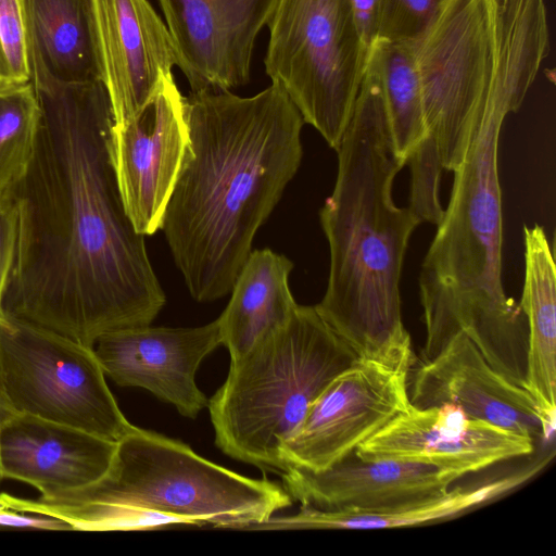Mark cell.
I'll use <instances>...</instances> for the list:
<instances>
[{"mask_svg": "<svg viewBox=\"0 0 556 556\" xmlns=\"http://www.w3.org/2000/svg\"><path fill=\"white\" fill-rule=\"evenodd\" d=\"M31 84L40 129L12 191L17 245L1 309L93 348L108 332L151 325L166 298L121 198L103 81Z\"/></svg>", "mask_w": 556, "mask_h": 556, "instance_id": "cell-1", "label": "cell"}, {"mask_svg": "<svg viewBox=\"0 0 556 556\" xmlns=\"http://www.w3.org/2000/svg\"><path fill=\"white\" fill-rule=\"evenodd\" d=\"M185 109L189 146L161 230L191 296L211 302L231 291L296 174L304 121L274 81L252 97L191 92Z\"/></svg>", "mask_w": 556, "mask_h": 556, "instance_id": "cell-2", "label": "cell"}, {"mask_svg": "<svg viewBox=\"0 0 556 556\" xmlns=\"http://www.w3.org/2000/svg\"><path fill=\"white\" fill-rule=\"evenodd\" d=\"M336 151L334 187L319 212L329 278L315 308L357 358L408 374L413 351L400 280L409 238L421 222L393 201L394 178L406 163L392 142L374 46Z\"/></svg>", "mask_w": 556, "mask_h": 556, "instance_id": "cell-3", "label": "cell"}, {"mask_svg": "<svg viewBox=\"0 0 556 556\" xmlns=\"http://www.w3.org/2000/svg\"><path fill=\"white\" fill-rule=\"evenodd\" d=\"M516 111L509 94L488 89L464 157L453 170L448 204L422 262L419 295L426 327L422 362L464 333L496 371L523 387L528 326L502 283L497 160L504 119Z\"/></svg>", "mask_w": 556, "mask_h": 556, "instance_id": "cell-4", "label": "cell"}, {"mask_svg": "<svg viewBox=\"0 0 556 556\" xmlns=\"http://www.w3.org/2000/svg\"><path fill=\"white\" fill-rule=\"evenodd\" d=\"M0 497L5 508L54 517L72 529L98 511L141 508L191 526L248 530L293 503L277 482L242 476L181 441L136 426L116 442L111 467L99 481L37 500Z\"/></svg>", "mask_w": 556, "mask_h": 556, "instance_id": "cell-5", "label": "cell"}, {"mask_svg": "<svg viewBox=\"0 0 556 556\" xmlns=\"http://www.w3.org/2000/svg\"><path fill=\"white\" fill-rule=\"evenodd\" d=\"M356 359L315 306L299 304L282 327L230 358L226 380L207 405L216 446L281 476V445L323 390Z\"/></svg>", "mask_w": 556, "mask_h": 556, "instance_id": "cell-6", "label": "cell"}, {"mask_svg": "<svg viewBox=\"0 0 556 556\" xmlns=\"http://www.w3.org/2000/svg\"><path fill=\"white\" fill-rule=\"evenodd\" d=\"M427 139L408 159L413 179L435 184L462 162L494 62L493 0H444L412 42Z\"/></svg>", "mask_w": 556, "mask_h": 556, "instance_id": "cell-7", "label": "cell"}, {"mask_svg": "<svg viewBox=\"0 0 556 556\" xmlns=\"http://www.w3.org/2000/svg\"><path fill=\"white\" fill-rule=\"evenodd\" d=\"M266 74L328 146L353 114L369 48L351 0H278L267 25Z\"/></svg>", "mask_w": 556, "mask_h": 556, "instance_id": "cell-8", "label": "cell"}, {"mask_svg": "<svg viewBox=\"0 0 556 556\" xmlns=\"http://www.w3.org/2000/svg\"><path fill=\"white\" fill-rule=\"evenodd\" d=\"M0 391L12 414L117 442L135 426L113 396L93 348L0 308Z\"/></svg>", "mask_w": 556, "mask_h": 556, "instance_id": "cell-9", "label": "cell"}, {"mask_svg": "<svg viewBox=\"0 0 556 556\" xmlns=\"http://www.w3.org/2000/svg\"><path fill=\"white\" fill-rule=\"evenodd\" d=\"M407 377V372L357 358L330 381L281 445L286 471H321L354 453L410 406Z\"/></svg>", "mask_w": 556, "mask_h": 556, "instance_id": "cell-10", "label": "cell"}, {"mask_svg": "<svg viewBox=\"0 0 556 556\" xmlns=\"http://www.w3.org/2000/svg\"><path fill=\"white\" fill-rule=\"evenodd\" d=\"M189 146L185 97L173 75L128 123L111 129V156L127 216L137 232L161 229Z\"/></svg>", "mask_w": 556, "mask_h": 556, "instance_id": "cell-11", "label": "cell"}, {"mask_svg": "<svg viewBox=\"0 0 556 556\" xmlns=\"http://www.w3.org/2000/svg\"><path fill=\"white\" fill-rule=\"evenodd\" d=\"M535 441L469 417L444 403L410 405L362 443L355 454L367 459H397L433 466L459 478L495 464L530 455Z\"/></svg>", "mask_w": 556, "mask_h": 556, "instance_id": "cell-12", "label": "cell"}, {"mask_svg": "<svg viewBox=\"0 0 556 556\" xmlns=\"http://www.w3.org/2000/svg\"><path fill=\"white\" fill-rule=\"evenodd\" d=\"M278 0H159L191 92L245 85L253 49Z\"/></svg>", "mask_w": 556, "mask_h": 556, "instance_id": "cell-13", "label": "cell"}, {"mask_svg": "<svg viewBox=\"0 0 556 556\" xmlns=\"http://www.w3.org/2000/svg\"><path fill=\"white\" fill-rule=\"evenodd\" d=\"M222 344L218 320L200 327L140 326L101 336L93 351L101 367L121 387L142 388L194 419L207 407L195 374Z\"/></svg>", "mask_w": 556, "mask_h": 556, "instance_id": "cell-14", "label": "cell"}, {"mask_svg": "<svg viewBox=\"0 0 556 556\" xmlns=\"http://www.w3.org/2000/svg\"><path fill=\"white\" fill-rule=\"evenodd\" d=\"M408 397L418 408L455 404L469 417L534 441L552 437L531 394L496 371L464 333L415 369Z\"/></svg>", "mask_w": 556, "mask_h": 556, "instance_id": "cell-15", "label": "cell"}, {"mask_svg": "<svg viewBox=\"0 0 556 556\" xmlns=\"http://www.w3.org/2000/svg\"><path fill=\"white\" fill-rule=\"evenodd\" d=\"M113 125L135 118L176 65L166 24L148 0H93Z\"/></svg>", "mask_w": 556, "mask_h": 556, "instance_id": "cell-16", "label": "cell"}, {"mask_svg": "<svg viewBox=\"0 0 556 556\" xmlns=\"http://www.w3.org/2000/svg\"><path fill=\"white\" fill-rule=\"evenodd\" d=\"M281 477L293 501L326 511L397 509L439 496L459 479L433 466L367 459L355 452L325 470L289 468Z\"/></svg>", "mask_w": 556, "mask_h": 556, "instance_id": "cell-17", "label": "cell"}, {"mask_svg": "<svg viewBox=\"0 0 556 556\" xmlns=\"http://www.w3.org/2000/svg\"><path fill=\"white\" fill-rule=\"evenodd\" d=\"M116 442L84 430L23 414H11L0 429L3 478L28 483L41 496L79 490L111 467Z\"/></svg>", "mask_w": 556, "mask_h": 556, "instance_id": "cell-18", "label": "cell"}, {"mask_svg": "<svg viewBox=\"0 0 556 556\" xmlns=\"http://www.w3.org/2000/svg\"><path fill=\"white\" fill-rule=\"evenodd\" d=\"M30 81H103L93 0H21Z\"/></svg>", "mask_w": 556, "mask_h": 556, "instance_id": "cell-19", "label": "cell"}, {"mask_svg": "<svg viewBox=\"0 0 556 556\" xmlns=\"http://www.w3.org/2000/svg\"><path fill=\"white\" fill-rule=\"evenodd\" d=\"M525 283L520 308L528 326L525 389L553 434L556 416V270L543 227L525 226Z\"/></svg>", "mask_w": 556, "mask_h": 556, "instance_id": "cell-20", "label": "cell"}, {"mask_svg": "<svg viewBox=\"0 0 556 556\" xmlns=\"http://www.w3.org/2000/svg\"><path fill=\"white\" fill-rule=\"evenodd\" d=\"M293 263L270 249L251 251L217 318L222 344L236 358L282 327L299 305L289 287Z\"/></svg>", "mask_w": 556, "mask_h": 556, "instance_id": "cell-21", "label": "cell"}, {"mask_svg": "<svg viewBox=\"0 0 556 556\" xmlns=\"http://www.w3.org/2000/svg\"><path fill=\"white\" fill-rule=\"evenodd\" d=\"M543 464L488 481L473 488L448 489L415 505L383 511H326L301 506L294 515H274L248 530H369L404 528L459 516L492 502L536 475Z\"/></svg>", "mask_w": 556, "mask_h": 556, "instance_id": "cell-22", "label": "cell"}, {"mask_svg": "<svg viewBox=\"0 0 556 556\" xmlns=\"http://www.w3.org/2000/svg\"><path fill=\"white\" fill-rule=\"evenodd\" d=\"M389 128L396 154L408 159L427 139L421 85L412 42L377 39Z\"/></svg>", "mask_w": 556, "mask_h": 556, "instance_id": "cell-23", "label": "cell"}, {"mask_svg": "<svg viewBox=\"0 0 556 556\" xmlns=\"http://www.w3.org/2000/svg\"><path fill=\"white\" fill-rule=\"evenodd\" d=\"M41 111L30 81L0 85V197L11 193L33 164Z\"/></svg>", "mask_w": 556, "mask_h": 556, "instance_id": "cell-24", "label": "cell"}, {"mask_svg": "<svg viewBox=\"0 0 556 556\" xmlns=\"http://www.w3.org/2000/svg\"><path fill=\"white\" fill-rule=\"evenodd\" d=\"M30 81L21 0H0V85Z\"/></svg>", "mask_w": 556, "mask_h": 556, "instance_id": "cell-25", "label": "cell"}, {"mask_svg": "<svg viewBox=\"0 0 556 556\" xmlns=\"http://www.w3.org/2000/svg\"><path fill=\"white\" fill-rule=\"evenodd\" d=\"M444 0H381L377 39L413 42Z\"/></svg>", "mask_w": 556, "mask_h": 556, "instance_id": "cell-26", "label": "cell"}, {"mask_svg": "<svg viewBox=\"0 0 556 556\" xmlns=\"http://www.w3.org/2000/svg\"><path fill=\"white\" fill-rule=\"evenodd\" d=\"M18 210L14 194L0 197V308L15 262Z\"/></svg>", "mask_w": 556, "mask_h": 556, "instance_id": "cell-27", "label": "cell"}, {"mask_svg": "<svg viewBox=\"0 0 556 556\" xmlns=\"http://www.w3.org/2000/svg\"><path fill=\"white\" fill-rule=\"evenodd\" d=\"M0 526L45 530H73L64 520L45 515H41V517L26 516L21 514V511L5 508L2 504H0Z\"/></svg>", "mask_w": 556, "mask_h": 556, "instance_id": "cell-28", "label": "cell"}, {"mask_svg": "<svg viewBox=\"0 0 556 556\" xmlns=\"http://www.w3.org/2000/svg\"><path fill=\"white\" fill-rule=\"evenodd\" d=\"M355 20L364 42L370 47L377 38L381 0H351Z\"/></svg>", "mask_w": 556, "mask_h": 556, "instance_id": "cell-29", "label": "cell"}, {"mask_svg": "<svg viewBox=\"0 0 556 556\" xmlns=\"http://www.w3.org/2000/svg\"><path fill=\"white\" fill-rule=\"evenodd\" d=\"M11 410L10 408L8 407L2 394H1V391H0V429H1V426L3 424V421L11 415ZM3 476H2V470H1V465H0V484L3 480Z\"/></svg>", "mask_w": 556, "mask_h": 556, "instance_id": "cell-30", "label": "cell"}, {"mask_svg": "<svg viewBox=\"0 0 556 556\" xmlns=\"http://www.w3.org/2000/svg\"><path fill=\"white\" fill-rule=\"evenodd\" d=\"M496 4L501 3L503 0H493Z\"/></svg>", "mask_w": 556, "mask_h": 556, "instance_id": "cell-31", "label": "cell"}]
</instances>
